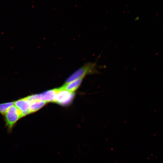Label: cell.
Returning <instances> with one entry per match:
<instances>
[{"instance_id": "obj_1", "label": "cell", "mask_w": 163, "mask_h": 163, "mask_svg": "<svg viewBox=\"0 0 163 163\" xmlns=\"http://www.w3.org/2000/svg\"><path fill=\"white\" fill-rule=\"evenodd\" d=\"M99 71L95 62H88L85 63L71 74L67 79L65 84L71 82L86 75L98 74Z\"/></svg>"}, {"instance_id": "obj_2", "label": "cell", "mask_w": 163, "mask_h": 163, "mask_svg": "<svg viewBox=\"0 0 163 163\" xmlns=\"http://www.w3.org/2000/svg\"><path fill=\"white\" fill-rule=\"evenodd\" d=\"M5 116L6 125L9 132H11L13 127L17 121L23 117L22 112L13 105L9 108Z\"/></svg>"}, {"instance_id": "obj_3", "label": "cell", "mask_w": 163, "mask_h": 163, "mask_svg": "<svg viewBox=\"0 0 163 163\" xmlns=\"http://www.w3.org/2000/svg\"><path fill=\"white\" fill-rule=\"evenodd\" d=\"M74 95L73 92H70L61 88H57L54 102L62 105H67L72 101Z\"/></svg>"}, {"instance_id": "obj_4", "label": "cell", "mask_w": 163, "mask_h": 163, "mask_svg": "<svg viewBox=\"0 0 163 163\" xmlns=\"http://www.w3.org/2000/svg\"><path fill=\"white\" fill-rule=\"evenodd\" d=\"M57 88L47 91L40 94V101L46 102H54Z\"/></svg>"}, {"instance_id": "obj_5", "label": "cell", "mask_w": 163, "mask_h": 163, "mask_svg": "<svg viewBox=\"0 0 163 163\" xmlns=\"http://www.w3.org/2000/svg\"><path fill=\"white\" fill-rule=\"evenodd\" d=\"M84 77L79 78L69 83L65 84L61 88L70 92L75 91L81 84Z\"/></svg>"}, {"instance_id": "obj_6", "label": "cell", "mask_w": 163, "mask_h": 163, "mask_svg": "<svg viewBox=\"0 0 163 163\" xmlns=\"http://www.w3.org/2000/svg\"><path fill=\"white\" fill-rule=\"evenodd\" d=\"M31 102L24 98L14 102L15 106L22 113L29 109Z\"/></svg>"}, {"instance_id": "obj_7", "label": "cell", "mask_w": 163, "mask_h": 163, "mask_svg": "<svg viewBox=\"0 0 163 163\" xmlns=\"http://www.w3.org/2000/svg\"><path fill=\"white\" fill-rule=\"evenodd\" d=\"M47 102L44 101H37L32 102L29 108L30 113L34 112L43 106Z\"/></svg>"}, {"instance_id": "obj_8", "label": "cell", "mask_w": 163, "mask_h": 163, "mask_svg": "<svg viewBox=\"0 0 163 163\" xmlns=\"http://www.w3.org/2000/svg\"><path fill=\"white\" fill-rule=\"evenodd\" d=\"M14 104V102L0 104V113L2 115H5L9 108Z\"/></svg>"}, {"instance_id": "obj_9", "label": "cell", "mask_w": 163, "mask_h": 163, "mask_svg": "<svg viewBox=\"0 0 163 163\" xmlns=\"http://www.w3.org/2000/svg\"><path fill=\"white\" fill-rule=\"evenodd\" d=\"M40 94H39L29 96L25 97V98L32 103L40 101Z\"/></svg>"}]
</instances>
